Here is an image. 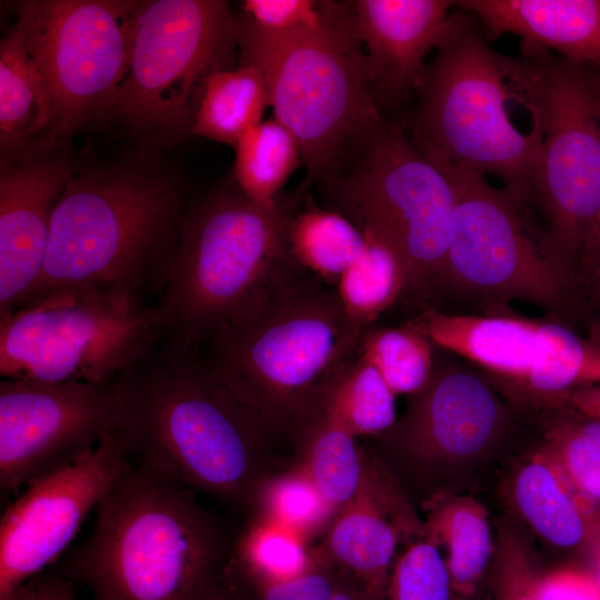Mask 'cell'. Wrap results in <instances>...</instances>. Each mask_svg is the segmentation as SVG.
Instances as JSON below:
<instances>
[{"instance_id": "36", "label": "cell", "mask_w": 600, "mask_h": 600, "mask_svg": "<svg viewBox=\"0 0 600 600\" xmlns=\"http://www.w3.org/2000/svg\"><path fill=\"white\" fill-rule=\"evenodd\" d=\"M386 600H454L450 573L438 544L426 536L408 543L391 571Z\"/></svg>"}, {"instance_id": "8", "label": "cell", "mask_w": 600, "mask_h": 600, "mask_svg": "<svg viewBox=\"0 0 600 600\" xmlns=\"http://www.w3.org/2000/svg\"><path fill=\"white\" fill-rule=\"evenodd\" d=\"M236 20L239 64L261 72L273 118L300 143L304 186L319 184L346 147L384 114L351 1L321 29L298 34L270 36Z\"/></svg>"}, {"instance_id": "30", "label": "cell", "mask_w": 600, "mask_h": 600, "mask_svg": "<svg viewBox=\"0 0 600 600\" xmlns=\"http://www.w3.org/2000/svg\"><path fill=\"white\" fill-rule=\"evenodd\" d=\"M366 248L340 277L336 293L349 320L366 330L407 288L404 268L394 251L374 233L362 230Z\"/></svg>"}, {"instance_id": "45", "label": "cell", "mask_w": 600, "mask_h": 600, "mask_svg": "<svg viewBox=\"0 0 600 600\" xmlns=\"http://www.w3.org/2000/svg\"><path fill=\"white\" fill-rule=\"evenodd\" d=\"M567 414L572 423L587 437L600 447V420L586 417L570 407H567Z\"/></svg>"}, {"instance_id": "23", "label": "cell", "mask_w": 600, "mask_h": 600, "mask_svg": "<svg viewBox=\"0 0 600 600\" xmlns=\"http://www.w3.org/2000/svg\"><path fill=\"white\" fill-rule=\"evenodd\" d=\"M600 382V350L572 329L551 319L541 320L538 349L526 379L503 392L517 408L540 416L567 407L577 387Z\"/></svg>"}, {"instance_id": "49", "label": "cell", "mask_w": 600, "mask_h": 600, "mask_svg": "<svg viewBox=\"0 0 600 600\" xmlns=\"http://www.w3.org/2000/svg\"><path fill=\"white\" fill-rule=\"evenodd\" d=\"M587 569L590 570L600 582V549Z\"/></svg>"}, {"instance_id": "27", "label": "cell", "mask_w": 600, "mask_h": 600, "mask_svg": "<svg viewBox=\"0 0 600 600\" xmlns=\"http://www.w3.org/2000/svg\"><path fill=\"white\" fill-rule=\"evenodd\" d=\"M267 107V86L256 67L216 72L204 83L191 134L234 147L262 121Z\"/></svg>"}, {"instance_id": "43", "label": "cell", "mask_w": 600, "mask_h": 600, "mask_svg": "<svg viewBox=\"0 0 600 600\" xmlns=\"http://www.w3.org/2000/svg\"><path fill=\"white\" fill-rule=\"evenodd\" d=\"M600 258V210L581 247L576 268V281Z\"/></svg>"}, {"instance_id": "37", "label": "cell", "mask_w": 600, "mask_h": 600, "mask_svg": "<svg viewBox=\"0 0 600 600\" xmlns=\"http://www.w3.org/2000/svg\"><path fill=\"white\" fill-rule=\"evenodd\" d=\"M318 551L314 566L290 580L258 581L229 563L223 579L237 600H329L346 574Z\"/></svg>"}, {"instance_id": "5", "label": "cell", "mask_w": 600, "mask_h": 600, "mask_svg": "<svg viewBox=\"0 0 600 600\" xmlns=\"http://www.w3.org/2000/svg\"><path fill=\"white\" fill-rule=\"evenodd\" d=\"M434 50L417 86L414 110L404 119L408 131L437 160L498 177L522 216L532 204L542 156L536 103L526 97L534 124L524 133L510 116L518 89L509 58L491 49L468 16H449Z\"/></svg>"}, {"instance_id": "29", "label": "cell", "mask_w": 600, "mask_h": 600, "mask_svg": "<svg viewBox=\"0 0 600 600\" xmlns=\"http://www.w3.org/2000/svg\"><path fill=\"white\" fill-rule=\"evenodd\" d=\"M303 164L297 138L277 119L262 120L234 146L233 176L240 191L253 202L277 208L279 192Z\"/></svg>"}, {"instance_id": "13", "label": "cell", "mask_w": 600, "mask_h": 600, "mask_svg": "<svg viewBox=\"0 0 600 600\" xmlns=\"http://www.w3.org/2000/svg\"><path fill=\"white\" fill-rule=\"evenodd\" d=\"M443 353L428 384L408 396L403 414L377 437L420 482L434 484L433 494L449 493L450 483L512 441L543 430L539 418L512 404L483 371Z\"/></svg>"}, {"instance_id": "22", "label": "cell", "mask_w": 600, "mask_h": 600, "mask_svg": "<svg viewBox=\"0 0 600 600\" xmlns=\"http://www.w3.org/2000/svg\"><path fill=\"white\" fill-rule=\"evenodd\" d=\"M511 497L540 538L580 554L588 567L600 548V503L579 493L542 446L516 469Z\"/></svg>"}, {"instance_id": "34", "label": "cell", "mask_w": 600, "mask_h": 600, "mask_svg": "<svg viewBox=\"0 0 600 600\" xmlns=\"http://www.w3.org/2000/svg\"><path fill=\"white\" fill-rule=\"evenodd\" d=\"M434 349L427 337L403 323L397 328L366 329L360 356L378 370L396 396H411L430 381Z\"/></svg>"}, {"instance_id": "6", "label": "cell", "mask_w": 600, "mask_h": 600, "mask_svg": "<svg viewBox=\"0 0 600 600\" xmlns=\"http://www.w3.org/2000/svg\"><path fill=\"white\" fill-rule=\"evenodd\" d=\"M319 186L332 209L398 256L407 277L403 299L434 306L453 227L450 166L413 140L404 119L383 114L346 147Z\"/></svg>"}, {"instance_id": "31", "label": "cell", "mask_w": 600, "mask_h": 600, "mask_svg": "<svg viewBox=\"0 0 600 600\" xmlns=\"http://www.w3.org/2000/svg\"><path fill=\"white\" fill-rule=\"evenodd\" d=\"M319 559L317 544L274 522L254 518L233 543L229 564L263 582H280L310 570Z\"/></svg>"}, {"instance_id": "7", "label": "cell", "mask_w": 600, "mask_h": 600, "mask_svg": "<svg viewBox=\"0 0 600 600\" xmlns=\"http://www.w3.org/2000/svg\"><path fill=\"white\" fill-rule=\"evenodd\" d=\"M289 210L262 207L237 187L186 209L159 303L170 341L192 348L299 273L288 250Z\"/></svg>"}, {"instance_id": "1", "label": "cell", "mask_w": 600, "mask_h": 600, "mask_svg": "<svg viewBox=\"0 0 600 600\" xmlns=\"http://www.w3.org/2000/svg\"><path fill=\"white\" fill-rule=\"evenodd\" d=\"M130 459L194 491L251 509L280 439L192 353L170 341L114 379Z\"/></svg>"}, {"instance_id": "19", "label": "cell", "mask_w": 600, "mask_h": 600, "mask_svg": "<svg viewBox=\"0 0 600 600\" xmlns=\"http://www.w3.org/2000/svg\"><path fill=\"white\" fill-rule=\"evenodd\" d=\"M356 27L362 42L377 100L397 108L416 93L426 58L443 32L449 0H354Z\"/></svg>"}, {"instance_id": "4", "label": "cell", "mask_w": 600, "mask_h": 600, "mask_svg": "<svg viewBox=\"0 0 600 600\" xmlns=\"http://www.w3.org/2000/svg\"><path fill=\"white\" fill-rule=\"evenodd\" d=\"M184 210L180 186L154 169L74 172L53 210L42 271L22 303L71 288L161 292Z\"/></svg>"}, {"instance_id": "39", "label": "cell", "mask_w": 600, "mask_h": 600, "mask_svg": "<svg viewBox=\"0 0 600 600\" xmlns=\"http://www.w3.org/2000/svg\"><path fill=\"white\" fill-rule=\"evenodd\" d=\"M499 543L490 574L494 600H537L536 583L541 572L532 554L508 530L503 531Z\"/></svg>"}, {"instance_id": "21", "label": "cell", "mask_w": 600, "mask_h": 600, "mask_svg": "<svg viewBox=\"0 0 600 600\" xmlns=\"http://www.w3.org/2000/svg\"><path fill=\"white\" fill-rule=\"evenodd\" d=\"M484 36L522 38L523 54L558 51L562 58L600 67V0H463Z\"/></svg>"}, {"instance_id": "16", "label": "cell", "mask_w": 600, "mask_h": 600, "mask_svg": "<svg viewBox=\"0 0 600 600\" xmlns=\"http://www.w3.org/2000/svg\"><path fill=\"white\" fill-rule=\"evenodd\" d=\"M129 461L116 431L79 460L26 486L0 521V600L59 559Z\"/></svg>"}, {"instance_id": "24", "label": "cell", "mask_w": 600, "mask_h": 600, "mask_svg": "<svg viewBox=\"0 0 600 600\" xmlns=\"http://www.w3.org/2000/svg\"><path fill=\"white\" fill-rule=\"evenodd\" d=\"M52 123L53 108L48 89L17 21L0 41L1 159L39 144L38 137L48 142Z\"/></svg>"}, {"instance_id": "40", "label": "cell", "mask_w": 600, "mask_h": 600, "mask_svg": "<svg viewBox=\"0 0 600 600\" xmlns=\"http://www.w3.org/2000/svg\"><path fill=\"white\" fill-rule=\"evenodd\" d=\"M537 600H600V582L584 567H562L541 572Z\"/></svg>"}, {"instance_id": "42", "label": "cell", "mask_w": 600, "mask_h": 600, "mask_svg": "<svg viewBox=\"0 0 600 600\" xmlns=\"http://www.w3.org/2000/svg\"><path fill=\"white\" fill-rule=\"evenodd\" d=\"M567 407L586 417L600 420V382L574 388L568 396Z\"/></svg>"}, {"instance_id": "47", "label": "cell", "mask_w": 600, "mask_h": 600, "mask_svg": "<svg viewBox=\"0 0 600 600\" xmlns=\"http://www.w3.org/2000/svg\"><path fill=\"white\" fill-rule=\"evenodd\" d=\"M199 600H237V598L226 584L224 579H222L211 587Z\"/></svg>"}, {"instance_id": "18", "label": "cell", "mask_w": 600, "mask_h": 600, "mask_svg": "<svg viewBox=\"0 0 600 600\" xmlns=\"http://www.w3.org/2000/svg\"><path fill=\"white\" fill-rule=\"evenodd\" d=\"M426 533L381 458L366 450L364 473L317 543L320 552L373 600H386L399 546Z\"/></svg>"}, {"instance_id": "14", "label": "cell", "mask_w": 600, "mask_h": 600, "mask_svg": "<svg viewBox=\"0 0 600 600\" xmlns=\"http://www.w3.org/2000/svg\"><path fill=\"white\" fill-rule=\"evenodd\" d=\"M24 42L48 89V142L108 118L128 67L130 24L139 1L26 0L14 3Z\"/></svg>"}, {"instance_id": "3", "label": "cell", "mask_w": 600, "mask_h": 600, "mask_svg": "<svg viewBox=\"0 0 600 600\" xmlns=\"http://www.w3.org/2000/svg\"><path fill=\"white\" fill-rule=\"evenodd\" d=\"M97 509L61 568L93 600H199L223 579L234 541L194 491L130 459Z\"/></svg>"}, {"instance_id": "12", "label": "cell", "mask_w": 600, "mask_h": 600, "mask_svg": "<svg viewBox=\"0 0 600 600\" xmlns=\"http://www.w3.org/2000/svg\"><path fill=\"white\" fill-rule=\"evenodd\" d=\"M450 168L453 227L434 308L448 302L460 308L454 313L503 316L518 300L569 326L583 311L578 290L547 261L509 196L481 173Z\"/></svg>"}, {"instance_id": "41", "label": "cell", "mask_w": 600, "mask_h": 600, "mask_svg": "<svg viewBox=\"0 0 600 600\" xmlns=\"http://www.w3.org/2000/svg\"><path fill=\"white\" fill-rule=\"evenodd\" d=\"M4 600H77L76 581L61 568L47 569Z\"/></svg>"}, {"instance_id": "33", "label": "cell", "mask_w": 600, "mask_h": 600, "mask_svg": "<svg viewBox=\"0 0 600 600\" xmlns=\"http://www.w3.org/2000/svg\"><path fill=\"white\" fill-rule=\"evenodd\" d=\"M323 412L356 438H377L398 419L394 392L360 353L336 381Z\"/></svg>"}, {"instance_id": "48", "label": "cell", "mask_w": 600, "mask_h": 600, "mask_svg": "<svg viewBox=\"0 0 600 600\" xmlns=\"http://www.w3.org/2000/svg\"><path fill=\"white\" fill-rule=\"evenodd\" d=\"M587 340L594 348L600 350V317L590 316L587 320Z\"/></svg>"}, {"instance_id": "11", "label": "cell", "mask_w": 600, "mask_h": 600, "mask_svg": "<svg viewBox=\"0 0 600 600\" xmlns=\"http://www.w3.org/2000/svg\"><path fill=\"white\" fill-rule=\"evenodd\" d=\"M237 53V20L227 1H139L127 72L108 118L153 141L191 134L206 81L233 69Z\"/></svg>"}, {"instance_id": "44", "label": "cell", "mask_w": 600, "mask_h": 600, "mask_svg": "<svg viewBox=\"0 0 600 600\" xmlns=\"http://www.w3.org/2000/svg\"><path fill=\"white\" fill-rule=\"evenodd\" d=\"M577 289L586 310L587 304L600 296V258L578 277Z\"/></svg>"}, {"instance_id": "25", "label": "cell", "mask_w": 600, "mask_h": 600, "mask_svg": "<svg viewBox=\"0 0 600 600\" xmlns=\"http://www.w3.org/2000/svg\"><path fill=\"white\" fill-rule=\"evenodd\" d=\"M424 536L446 550L457 596L479 592L493 559L492 531L486 507L462 493H438L424 501Z\"/></svg>"}, {"instance_id": "15", "label": "cell", "mask_w": 600, "mask_h": 600, "mask_svg": "<svg viewBox=\"0 0 600 600\" xmlns=\"http://www.w3.org/2000/svg\"><path fill=\"white\" fill-rule=\"evenodd\" d=\"M114 379L63 383L2 379L1 491H17L79 460L114 433Z\"/></svg>"}, {"instance_id": "26", "label": "cell", "mask_w": 600, "mask_h": 600, "mask_svg": "<svg viewBox=\"0 0 600 600\" xmlns=\"http://www.w3.org/2000/svg\"><path fill=\"white\" fill-rule=\"evenodd\" d=\"M286 231L296 266L327 284H337L366 248L364 234L356 223L312 199H307L301 210L289 211Z\"/></svg>"}, {"instance_id": "38", "label": "cell", "mask_w": 600, "mask_h": 600, "mask_svg": "<svg viewBox=\"0 0 600 600\" xmlns=\"http://www.w3.org/2000/svg\"><path fill=\"white\" fill-rule=\"evenodd\" d=\"M341 2L319 0H244L242 18L270 36H290L324 27Z\"/></svg>"}, {"instance_id": "20", "label": "cell", "mask_w": 600, "mask_h": 600, "mask_svg": "<svg viewBox=\"0 0 600 600\" xmlns=\"http://www.w3.org/2000/svg\"><path fill=\"white\" fill-rule=\"evenodd\" d=\"M404 323L434 348L483 371L503 393L528 376L538 349L540 320L518 316L448 312L423 306Z\"/></svg>"}, {"instance_id": "46", "label": "cell", "mask_w": 600, "mask_h": 600, "mask_svg": "<svg viewBox=\"0 0 600 600\" xmlns=\"http://www.w3.org/2000/svg\"><path fill=\"white\" fill-rule=\"evenodd\" d=\"M329 600H373L353 580L344 576L343 580Z\"/></svg>"}, {"instance_id": "32", "label": "cell", "mask_w": 600, "mask_h": 600, "mask_svg": "<svg viewBox=\"0 0 600 600\" xmlns=\"http://www.w3.org/2000/svg\"><path fill=\"white\" fill-rule=\"evenodd\" d=\"M254 518L286 527L317 544L337 510L294 463L272 472L251 507Z\"/></svg>"}, {"instance_id": "28", "label": "cell", "mask_w": 600, "mask_h": 600, "mask_svg": "<svg viewBox=\"0 0 600 600\" xmlns=\"http://www.w3.org/2000/svg\"><path fill=\"white\" fill-rule=\"evenodd\" d=\"M356 439L322 412L293 446L292 463L311 479L336 510L353 497L363 478L366 450Z\"/></svg>"}, {"instance_id": "35", "label": "cell", "mask_w": 600, "mask_h": 600, "mask_svg": "<svg viewBox=\"0 0 600 600\" xmlns=\"http://www.w3.org/2000/svg\"><path fill=\"white\" fill-rule=\"evenodd\" d=\"M542 422L541 446L579 493L600 503V447L572 423L567 407L547 412Z\"/></svg>"}, {"instance_id": "2", "label": "cell", "mask_w": 600, "mask_h": 600, "mask_svg": "<svg viewBox=\"0 0 600 600\" xmlns=\"http://www.w3.org/2000/svg\"><path fill=\"white\" fill-rule=\"evenodd\" d=\"M362 334L334 289L297 273L210 333L199 358L294 446L359 356Z\"/></svg>"}, {"instance_id": "10", "label": "cell", "mask_w": 600, "mask_h": 600, "mask_svg": "<svg viewBox=\"0 0 600 600\" xmlns=\"http://www.w3.org/2000/svg\"><path fill=\"white\" fill-rule=\"evenodd\" d=\"M164 334L156 308L133 294L71 288L0 317L2 379L106 382L148 357Z\"/></svg>"}, {"instance_id": "17", "label": "cell", "mask_w": 600, "mask_h": 600, "mask_svg": "<svg viewBox=\"0 0 600 600\" xmlns=\"http://www.w3.org/2000/svg\"><path fill=\"white\" fill-rule=\"evenodd\" d=\"M51 146L1 159L0 317L20 306L38 280L54 207L76 172Z\"/></svg>"}, {"instance_id": "9", "label": "cell", "mask_w": 600, "mask_h": 600, "mask_svg": "<svg viewBox=\"0 0 600 600\" xmlns=\"http://www.w3.org/2000/svg\"><path fill=\"white\" fill-rule=\"evenodd\" d=\"M509 70L536 103L543 130L532 203L548 227L538 244L574 283L581 247L600 210V67L544 52L509 58Z\"/></svg>"}]
</instances>
